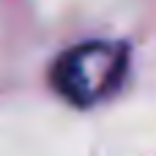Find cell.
Instances as JSON below:
<instances>
[{
	"label": "cell",
	"mask_w": 156,
	"mask_h": 156,
	"mask_svg": "<svg viewBox=\"0 0 156 156\" xmlns=\"http://www.w3.org/2000/svg\"><path fill=\"white\" fill-rule=\"evenodd\" d=\"M129 69V49L118 41H85L66 49L55 69L52 85L55 90L77 104L90 107L110 99L126 80Z\"/></svg>",
	"instance_id": "obj_1"
}]
</instances>
